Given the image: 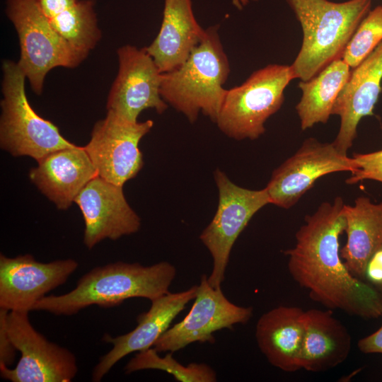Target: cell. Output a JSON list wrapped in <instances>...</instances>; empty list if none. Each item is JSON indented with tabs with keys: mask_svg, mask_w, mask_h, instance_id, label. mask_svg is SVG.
Wrapping results in <instances>:
<instances>
[{
	"mask_svg": "<svg viewBox=\"0 0 382 382\" xmlns=\"http://www.w3.org/2000/svg\"><path fill=\"white\" fill-rule=\"evenodd\" d=\"M344 204L337 197L305 217L296 233L295 245L284 252L289 272L313 300L328 308L366 319L382 317V293L353 275L341 257Z\"/></svg>",
	"mask_w": 382,
	"mask_h": 382,
	"instance_id": "6da1fadb",
	"label": "cell"
},
{
	"mask_svg": "<svg viewBox=\"0 0 382 382\" xmlns=\"http://www.w3.org/2000/svg\"><path fill=\"white\" fill-rule=\"evenodd\" d=\"M175 275V266L166 261L149 266L121 261L110 263L86 273L71 291L42 298L32 311L71 316L92 305L113 307L131 298L151 301L169 292Z\"/></svg>",
	"mask_w": 382,
	"mask_h": 382,
	"instance_id": "7a4b0ae2",
	"label": "cell"
},
{
	"mask_svg": "<svg viewBox=\"0 0 382 382\" xmlns=\"http://www.w3.org/2000/svg\"><path fill=\"white\" fill-rule=\"evenodd\" d=\"M301 24L303 40L292 64L295 79L307 81L335 60L370 11L371 0H286Z\"/></svg>",
	"mask_w": 382,
	"mask_h": 382,
	"instance_id": "3957f363",
	"label": "cell"
},
{
	"mask_svg": "<svg viewBox=\"0 0 382 382\" xmlns=\"http://www.w3.org/2000/svg\"><path fill=\"white\" fill-rule=\"evenodd\" d=\"M217 30L218 26L206 30L186 61L162 74L161 98L191 123L200 112L215 123L227 91L223 85L230 73V65Z\"/></svg>",
	"mask_w": 382,
	"mask_h": 382,
	"instance_id": "277c9868",
	"label": "cell"
},
{
	"mask_svg": "<svg viewBox=\"0 0 382 382\" xmlns=\"http://www.w3.org/2000/svg\"><path fill=\"white\" fill-rule=\"evenodd\" d=\"M2 70L1 148L13 156H26L38 161L53 151L75 146L56 125L33 109L25 91L26 77L18 63L4 60Z\"/></svg>",
	"mask_w": 382,
	"mask_h": 382,
	"instance_id": "5b68a950",
	"label": "cell"
},
{
	"mask_svg": "<svg viewBox=\"0 0 382 382\" xmlns=\"http://www.w3.org/2000/svg\"><path fill=\"white\" fill-rule=\"evenodd\" d=\"M295 79L291 65L268 64L240 86L226 91L216 123L226 136L255 140L265 132V123L284 100V90Z\"/></svg>",
	"mask_w": 382,
	"mask_h": 382,
	"instance_id": "8992f818",
	"label": "cell"
},
{
	"mask_svg": "<svg viewBox=\"0 0 382 382\" xmlns=\"http://www.w3.org/2000/svg\"><path fill=\"white\" fill-rule=\"evenodd\" d=\"M6 11L19 38L17 63L36 94L51 69L76 67L87 57L54 30L35 0H7Z\"/></svg>",
	"mask_w": 382,
	"mask_h": 382,
	"instance_id": "52a82bcc",
	"label": "cell"
},
{
	"mask_svg": "<svg viewBox=\"0 0 382 382\" xmlns=\"http://www.w3.org/2000/svg\"><path fill=\"white\" fill-rule=\"evenodd\" d=\"M219 203L214 216L199 239L209 251L213 266L208 277L214 288L221 287L234 243L251 218L270 203L265 188L249 190L234 184L220 169L214 173Z\"/></svg>",
	"mask_w": 382,
	"mask_h": 382,
	"instance_id": "ba28073f",
	"label": "cell"
},
{
	"mask_svg": "<svg viewBox=\"0 0 382 382\" xmlns=\"http://www.w3.org/2000/svg\"><path fill=\"white\" fill-rule=\"evenodd\" d=\"M28 312L8 311L6 325L21 354L14 369L0 364L1 376L12 382H69L76 375L74 354L47 340L30 323Z\"/></svg>",
	"mask_w": 382,
	"mask_h": 382,
	"instance_id": "9c48e42d",
	"label": "cell"
},
{
	"mask_svg": "<svg viewBox=\"0 0 382 382\" xmlns=\"http://www.w3.org/2000/svg\"><path fill=\"white\" fill-rule=\"evenodd\" d=\"M154 122H130L108 111L93 126L91 139L84 146L98 176L122 186L143 167L139 144Z\"/></svg>",
	"mask_w": 382,
	"mask_h": 382,
	"instance_id": "30bf717a",
	"label": "cell"
},
{
	"mask_svg": "<svg viewBox=\"0 0 382 382\" xmlns=\"http://www.w3.org/2000/svg\"><path fill=\"white\" fill-rule=\"evenodd\" d=\"M187 316L169 328L154 343L158 352H175L193 342H215L214 333L236 324H245L253 315L252 307L231 302L221 287H213L208 277L202 274L197 285V295Z\"/></svg>",
	"mask_w": 382,
	"mask_h": 382,
	"instance_id": "8fae6325",
	"label": "cell"
},
{
	"mask_svg": "<svg viewBox=\"0 0 382 382\" xmlns=\"http://www.w3.org/2000/svg\"><path fill=\"white\" fill-rule=\"evenodd\" d=\"M354 170L352 157L340 152L332 142L322 143L310 137L303 141L293 156L274 170L265 188L271 204L289 209L320 178Z\"/></svg>",
	"mask_w": 382,
	"mask_h": 382,
	"instance_id": "7c38bea8",
	"label": "cell"
},
{
	"mask_svg": "<svg viewBox=\"0 0 382 382\" xmlns=\"http://www.w3.org/2000/svg\"><path fill=\"white\" fill-rule=\"evenodd\" d=\"M117 56L119 70L108 97V111L133 122L148 108L163 113L168 105L160 94L163 73L145 47L125 45Z\"/></svg>",
	"mask_w": 382,
	"mask_h": 382,
	"instance_id": "4fadbf2b",
	"label": "cell"
},
{
	"mask_svg": "<svg viewBox=\"0 0 382 382\" xmlns=\"http://www.w3.org/2000/svg\"><path fill=\"white\" fill-rule=\"evenodd\" d=\"M73 259L47 263L25 254L15 257L0 255V308L29 312L50 291L64 284L78 268Z\"/></svg>",
	"mask_w": 382,
	"mask_h": 382,
	"instance_id": "5bb4252c",
	"label": "cell"
},
{
	"mask_svg": "<svg viewBox=\"0 0 382 382\" xmlns=\"http://www.w3.org/2000/svg\"><path fill=\"white\" fill-rule=\"evenodd\" d=\"M123 187L97 175L80 191L74 202L83 217V243L91 249L105 239L117 240L137 232L141 219L127 202Z\"/></svg>",
	"mask_w": 382,
	"mask_h": 382,
	"instance_id": "9a60e30c",
	"label": "cell"
},
{
	"mask_svg": "<svg viewBox=\"0 0 382 382\" xmlns=\"http://www.w3.org/2000/svg\"><path fill=\"white\" fill-rule=\"evenodd\" d=\"M197 292V285L180 292L169 291L151 301L150 308L137 317V325L134 330L116 337L105 335L103 340L113 346L94 367L92 380L100 381L116 363L130 353L154 347L175 317L195 299Z\"/></svg>",
	"mask_w": 382,
	"mask_h": 382,
	"instance_id": "2e32d148",
	"label": "cell"
},
{
	"mask_svg": "<svg viewBox=\"0 0 382 382\" xmlns=\"http://www.w3.org/2000/svg\"><path fill=\"white\" fill-rule=\"evenodd\" d=\"M352 69L332 110V115L340 117V129L332 143L340 152L346 154L357 137L360 120L374 115L381 92L382 42Z\"/></svg>",
	"mask_w": 382,
	"mask_h": 382,
	"instance_id": "e0dca14e",
	"label": "cell"
},
{
	"mask_svg": "<svg viewBox=\"0 0 382 382\" xmlns=\"http://www.w3.org/2000/svg\"><path fill=\"white\" fill-rule=\"evenodd\" d=\"M30 169L29 178L57 209H67L80 191L98 175L84 146L53 151Z\"/></svg>",
	"mask_w": 382,
	"mask_h": 382,
	"instance_id": "ac0fdd59",
	"label": "cell"
},
{
	"mask_svg": "<svg viewBox=\"0 0 382 382\" xmlns=\"http://www.w3.org/2000/svg\"><path fill=\"white\" fill-rule=\"evenodd\" d=\"M304 329L305 311L296 306H277L258 319L257 346L274 366L286 372L296 371L301 369Z\"/></svg>",
	"mask_w": 382,
	"mask_h": 382,
	"instance_id": "d6986e66",
	"label": "cell"
},
{
	"mask_svg": "<svg viewBox=\"0 0 382 382\" xmlns=\"http://www.w3.org/2000/svg\"><path fill=\"white\" fill-rule=\"evenodd\" d=\"M205 32L194 16L191 0H165L159 32L145 49L160 71L166 73L186 61Z\"/></svg>",
	"mask_w": 382,
	"mask_h": 382,
	"instance_id": "ffe728a7",
	"label": "cell"
},
{
	"mask_svg": "<svg viewBox=\"0 0 382 382\" xmlns=\"http://www.w3.org/2000/svg\"><path fill=\"white\" fill-rule=\"evenodd\" d=\"M350 349L348 330L330 311H305L301 369L311 372L333 369L345 361Z\"/></svg>",
	"mask_w": 382,
	"mask_h": 382,
	"instance_id": "44dd1931",
	"label": "cell"
},
{
	"mask_svg": "<svg viewBox=\"0 0 382 382\" xmlns=\"http://www.w3.org/2000/svg\"><path fill=\"white\" fill-rule=\"evenodd\" d=\"M343 215L347 242L341 257L350 272L363 279L368 260L382 244V202L359 196L353 205L344 204Z\"/></svg>",
	"mask_w": 382,
	"mask_h": 382,
	"instance_id": "7402d4cb",
	"label": "cell"
},
{
	"mask_svg": "<svg viewBox=\"0 0 382 382\" xmlns=\"http://www.w3.org/2000/svg\"><path fill=\"white\" fill-rule=\"evenodd\" d=\"M350 69L340 59L330 63L313 78L299 81L298 86L302 96L296 110L302 130L328 121L334 103L349 78Z\"/></svg>",
	"mask_w": 382,
	"mask_h": 382,
	"instance_id": "603a6c76",
	"label": "cell"
},
{
	"mask_svg": "<svg viewBox=\"0 0 382 382\" xmlns=\"http://www.w3.org/2000/svg\"><path fill=\"white\" fill-rule=\"evenodd\" d=\"M49 21L66 40L87 54L101 37L93 0H80Z\"/></svg>",
	"mask_w": 382,
	"mask_h": 382,
	"instance_id": "cb8c5ba5",
	"label": "cell"
},
{
	"mask_svg": "<svg viewBox=\"0 0 382 382\" xmlns=\"http://www.w3.org/2000/svg\"><path fill=\"white\" fill-rule=\"evenodd\" d=\"M168 352L163 357L159 356L154 348L139 352L125 366V374L144 369L162 370L171 374L180 382H214L215 371L204 363H190L184 366L172 357Z\"/></svg>",
	"mask_w": 382,
	"mask_h": 382,
	"instance_id": "d4e9b609",
	"label": "cell"
},
{
	"mask_svg": "<svg viewBox=\"0 0 382 382\" xmlns=\"http://www.w3.org/2000/svg\"><path fill=\"white\" fill-rule=\"evenodd\" d=\"M382 42V5L371 9L345 47L342 59L352 69L357 66Z\"/></svg>",
	"mask_w": 382,
	"mask_h": 382,
	"instance_id": "484cf974",
	"label": "cell"
},
{
	"mask_svg": "<svg viewBox=\"0 0 382 382\" xmlns=\"http://www.w3.org/2000/svg\"><path fill=\"white\" fill-rule=\"evenodd\" d=\"M352 157L355 170L347 178L346 183L353 185L365 180L382 183V149L368 153H354Z\"/></svg>",
	"mask_w": 382,
	"mask_h": 382,
	"instance_id": "4316f807",
	"label": "cell"
},
{
	"mask_svg": "<svg viewBox=\"0 0 382 382\" xmlns=\"http://www.w3.org/2000/svg\"><path fill=\"white\" fill-rule=\"evenodd\" d=\"M8 311L0 309V364L11 366L17 351L8 332L6 317Z\"/></svg>",
	"mask_w": 382,
	"mask_h": 382,
	"instance_id": "83f0119b",
	"label": "cell"
},
{
	"mask_svg": "<svg viewBox=\"0 0 382 382\" xmlns=\"http://www.w3.org/2000/svg\"><path fill=\"white\" fill-rule=\"evenodd\" d=\"M363 280L382 293V244L368 260Z\"/></svg>",
	"mask_w": 382,
	"mask_h": 382,
	"instance_id": "f1b7e54d",
	"label": "cell"
},
{
	"mask_svg": "<svg viewBox=\"0 0 382 382\" xmlns=\"http://www.w3.org/2000/svg\"><path fill=\"white\" fill-rule=\"evenodd\" d=\"M48 20L76 5L80 0H35Z\"/></svg>",
	"mask_w": 382,
	"mask_h": 382,
	"instance_id": "f546056e",
	"label": "cell"
},
{
	"mask_svg": "<svg viewBox=\"0 0 382 382\" xmlns=\"http://www.w3.org/2000/svg\"><path fill=\"white\" fill-rule=\"evenodd\" d=\"M358 348L365 354H382V324L376 331L360 339Z\"/></svg>",
	"mask_w": 382,
	"mask_h": 382,
	"instance_id": "4dcf8cb0",
	"label": "cell"
}]
</instances>
